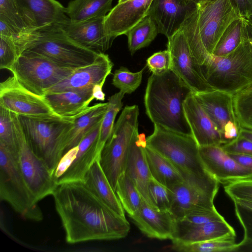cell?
I'll return each instance as SVG.
<instances>
[{"label":"cell","mask_w":252,"mask_h":252,"mask_svg":"<svg viewBox=\"0 0 252 252\" xmlns=\"http://www.w3.org/2000/svg\"><path fill=\"white\" fill-rule=\"evenodd\" d=\"M52 195L68 243L120 239L129 232L126 217L113 211L83 182L61 184Z\"/></svg>","instance_id":"cell-1"},{"label":"cell","mask_w":252,"mask_h":252,"mask_svg":"<svg viewBox=\"0 0 252 252\" xmlns=\"http://www.w3.org/2000/svg\"><path fill=\"white\" fill-rule=\"evenodd\" d=\"M191 91L172 70L152 74L144 95L146 113L154 125L191 134L183 103Z\"/></svg>","instance_id":"cell-2"},{"label":"cell","mask_w":252,"mask_h":252,"mask_svg":"<svg viewBox=\"0 0 252 252\" xmlns=\"http://www.w3.org/2000/svg\"><path fill=\"white\" fill-rule=\"evenodd\" d=\"M201 68L215 90L234 94L252 85V38L248 35L226 55H211Z\"/></svg>","instance_id":"cell-3"},{"label":"cell","mask_w":252,"mask_h":252,"mask_svg":"<svg viewBox=\"0 0 252 252\" xmlns=\"http://www.w3.org/2000/svg\"><path fill=\"white\" fill-rule=\"evenodd\" d=\"M139 115L137 105L125 107L100 155L101 168L115 191L118 180L125 172L130 146L139 134Z\"/></svg>","instance_id":"cell-4"},{"label":"cell","mask_w":252,"mask_h":252,"mask_svg":"<svg viewBox=\"0 0 252 252\" xmlns=\"http://www.w3.org/2000/svg\"><path fill=\"white\" fill-rule=\"evenodd\" d=\"M146 143L168 159L180 172L201 177H213L202 161L199 147L192 134L154 125L153 132L146 138Z\"/></svg>","instance_id":"cell-5"},{"label":"cell","mask_w":252,"mask_h":252,"mask_svg":"<svg viewBox=\"0 0 252 252\" xmlns=\"http://www.w3.org/2000/svg\"><path fill=\"white\" fill-rule=\"evenodd\" d=\"M0 198L25 220L40 221L43 214L26 184L16 158L0 144Z\"/></svg>","instance_id":"cell-6"},{"label":"cell","mask_w":252,"mask_h":252,"mask_svg":"<svg viewBox=\"0 0 252 252\" xmlns=\"http://www.w3.org/2000/svg\"><path fill=\"white\" fill-rule=\"evenodd\" d=\"M79 68L62 66L40 54L26 50L9 71L24 87L43 96L48 89Z\"/></svg>","instance_id":"cell-7"},{"label":"cell","mask_w":252,"mask_h":252,"mask_svg":"<svg viewBox=\"0 0 252 252\" xmlns=\"http://www.w3.org/2000/svg\"><path fill=\"white\" fill-rule=\"evenodd\" d=\"M62 66L79 68L93 63L100 53L86 48L69 38L62 28L39 32L27 49Z\"/></svg>","instance_id":"cell-8"},{"label":"cell","mask_w":252,"mask_h":252,"mask_svg":"<svg viewBox=\"0 0 252 252\" xmlns=\"http://www.w3.org/2000/svg\"><path fill=\"white\" fill-rule=\"evenodd\" d=\"M183 180L173 187L170 212L178 219L195 210H213L219 183L213 177H201L180 172Z\"/></svg>","instance_id":"cell-9"},{"label":"cell","mask_w":252,"mask_h":252,"mask_svg":"<svg viewBox=\"0 0 252 252\" xmlns=\"http://www.w3.org/2000/svg\"><path fill=\"white\" fill-rule=\"evenodd\" d=\"M19 118L32 150L46 163L53 174L57 166L56 151L59 137L72 122V119L60 116L32 118L21 115Z\"/></svg>","instance_id":"cell-10"},{"label":"cell","mask_w":252,"mask_h":252,"mask_svg":"<svg viewBox=\"0 0 252 252\" xmlns=\"http://www.w3.org/2000/svg\"><path fill=\"white\" fill-rule=\"evenodd\" d=\"M197 27L203 45L212 55L222 34L241 17L230 0H214L197 5Z\"/></svg>","instance_id":"cell-11"},{"label":"cell","mask_w":252,"mask_h":252,"mask_svg":"<svg viewBox=\"0 0 252 252\" xmlns=\"http://www.w3.org/2000/svg\"><path fill=\"white\" fill-rule=\"evenodd\" d=\"M167 49L171 58V70L192 93L215 90L206 79L193 56L185 34L180 28L168 37Z\"/></svg>","instance_id":"cell-12"},{"label":"cell","mask_w":252,"mask_h":252,"mask_svg":"<svg viewBox=\"0 0 252 252\" xmlns=\"http://www.w3.org/2000/svg\"><path fill=\"white\" fill-rule=\"evenodd\" d=\"M102 120L86 134L77 146L63 157L64 170L56 180L58 186L66 183L84 182L86 173L99 158L103 148L99 143Z\"/></svg>","instance_id":"cell-13"},{"label":"cell","mask_w":252,"mask_h":252,"mask_svg":"<svg viewBox=\"0 0 252 252\" xmlns=\"http://www.w3.org/2000/svg\"><path fill=\"white\" fill-rule=\"evenodd\" d=\"M0 106L28 117L59 116L54 112L44 96L28 90L13 75L0 83Z\"/></svg>","instance_id":"cell-14"},{"label":"cell","mask_w":252,"mask_h":252,"mask_svg":"<svg viewBox=\"0 0 252 252\" xmlns=\"http://www.w3.org/2000/svg\"><path fill=\"white\" fill-rule=\"evenodd\" d=\"M20 172L37 202L52 195L58 186L46 163L32 150L25 135L20 141L16 158Z\"/></svg>","instance_id":"cell-15"},{"label":"cell","mask_w":252,"mask_h":252,"mask_svg":"<svg viewBox=\"0 0 252 252\" xmlns=\"http://www.w3.org/2000/svg\"><path fill=\"white\" fill-rule=\"evenodd\" d=\"M193 94L225 141H230L239 135L241 127L234 110L233 94L218 90Z\"/></svg>","instance_id":"cell-16"},{"label":"cell","mask_w":252,"mask_h":252,"mask_svg":"<svg viewBox=\"0 0 252 252\" xmlns=\"http://www.w3.org/2000/svg\"><path fill=\"white\" fill-rule=\"evenodd\" d=\"M29 30L43 32L62 28L69 19L65 7L56 0H15Z\"/></svg>","instance_id":"cell-17"},{"label":"cell","mask_w":252,"mask_h":252,"mask_svg":"<svg viewBox=\"0 0 252 252\" xmlns=\"http://www.w3.org/2000/svg\"><path fill=\"white\" fill-rule=\"evenodd\" d=\"M199 153L206 170L219 183L252 179V169L239 164L221 146L199 147Z\"/></svg>","instance_id":"cell-18"},{"label":"cell","mask_w":252,"mask_h":252,"mask_svg":"<svg viewBox=\"0 0 252 252\" xmlns=\"http://www.w3.org/2000/svg\"><path fill=\"white\" fill-rule=\"evenodd\" d=\"M107 106L108 102L96 103L71 118L72 122L63 131L58 140L56 151L57 165L62 158L77 146L86 134L103 119Z\"/></svg>","instance_id":"cell-19"},{"label":"cell","mask_w":252,"mask_h":252,"mask_svg":"<svg viewBox=\"0 0 252 252\" xmlns=\"http://www.w3.org/2000/svg\"><path fill=\"white\" fill-rule=\"evenodd\" d=\"M196 8L197 5L189 0H153L148 15L156 23L158 33L168 38Z\"/></svg>","instance_id":"cell-20"},{"label":"cell","mask_w":252,"mask_h":252,"mask_svg":"<svg viewBox=\"0 0 252 252\" xmlns=\"http://www.w3.org/2000/svg\"><path fill=\"white\" fill-rule=\"evenodd\" d=\"M183 108L191 134L199 147L221 146L226 143L192 92L185 98Z\"/></svg>","instance_id":"cell-21"},{"label":"cell","mask_w":252,"mask_h":252,"mask_svg":"<svg viewBox=\"0 0 252 252\" xmlns=\"http://www.w3.org/2000/svg\"><path fill=\"white\" fill-rule=\"evenodd\" d=\"M129 217L149 238L171 240L175 234L176 219L172 214L153 207L144 199L138 210Z\"/></svg>","instance_id":"cell-22"},{"label":"cell","mask_w":252,"mask_h":252,"mask_svg":"<svg viewBox=\"0 0 252 252\" xmlns=\"http://www.w3.org/2000/svg\"><path fill=\"white\" fill-rule=\"evenodd\" d=\"M153 0H129L115 6L105 17L107 35L113 41L148 15Z\"/></svg>","instance_id":"cell-23"},{"label":"cell","mask_w":252,"mask_h":252,"mask_svg":"<svg viewBox=\"0 0 252 252\" xmlns=\"http://www.w3.org/2000/svg\"><path fill=\"white\" fill-rule=\"evenodd\" d=\"M105 17L76 23L68 19L62 29L69 38L80 45L95 52L104 53L113 42L106 31Z\"/></svg>","instance_id":"cell-24"},{"label":"cell","mask_w":252,"mask_h":252,"mask_svg":"<svg viewBox=\"0 0 252 252\" xmlns=\"http://www.w3.org/2000/svg\"><path fill=\"white\" fill-rule=\"evenodd\" d=\"M113 66V63L108 55L100 53L93 63L79 68L69 76L48 89L44 95L93 87L107 77L111 73Z\"/></svg>","instance_id":"cell-25"},{"label":"cell","mask_w":252,"mask_h":252,"mask_svg":"<svg viewBox=\"0 0 252 252\" xmlns=\"http://www.w3.org/2000/svg\"><path fill=\"white\" fill-rule=\"evenodd\" d=\"M146 145L144 134H138L134 138L130 147L125 173L134 184L144 199L152 206L148 192V183L152 176L144 150Z\"/></svg>","instance_id":"cell-26"},{"label":"cell","mask_w":252,"mask_h":252,"mask_svg":"<svg viewBox=\"0 0 252 252\" xmlns=\"http://www.w3.org/2000/svg\"><path fill=\"white\" fill-rule=\"evenodd\" d=\"M93 88L47 94L43 96L56 114L64 118H72L89 107L94 100Z\"/></svg>","instance_id":"cell-27"},{"label":"cell","mask_w":252,"mask_h":252,"mask_svg":"<svg viewBox=\"0 0 252 252\" xmlns=\"http://www.w3.org/2000/svg\"><path fill=\"white\" fill-rule=\"evenodd\" d=\"M228 237H236L233 228L225 220L210 221L177 231L172 243L187 244Z\"/></svg>","instance_id":"cell-28"},{"label":"cell","mask_w":252,"mask_h":252,"mask_svg":"<svg viewBox=\"0 0 252 252\" xmlns=\"http://www.w3.org/2000/svg\"><path fill=\"white\" fill-rule=\"evenodd\" d=\"M99 159L96 160L86 173L84 183L107 206L125 217V211L103 171Z\"/></svg>","instance_id":"cell-29"},{"label":"cell","mask_w":252,"mask_h":252,"mask_svg":"<svg viewBox=\"0 0 252 252\" xmlns=\"http://www.w3.org/2000/svg\"><path fill=\"white\" fill-rule=\"evenodd\" d=\"M144 150L151 176L156 180L170 189L183 180L179 169L168 159L147 145Z\"/></svg>","instance_id":"cell-30"},{"label":"cell","mask_w":252,"mask_h":252,"mask_svg":"<svg viewBox=\"0 0 252 252\" xmlns=\"http://www.w3.org/2000/svg\"><path fill=\"white\" fill-rule=\"evenodd\" d=\"M25 135L19 115L0 106V144L16 158Z\"/></svg>","instance_id":"cell-31"},{"label":"cell","mask_w":252,"mask_h":252,"mask_svg":"<svg viewBox=\"0 0 252 252\" xmlns=\"http://www.w3.org/2000/svg\"><path fill=\"white\" fill-rule=\"evenodd\" d=\"M113 0H73L65 7V14L73 22L105 17L111 10Z\"/></svg>","instance_id":"cell-32"},{"label":"cell","mask_w":252,"mask_h":252,"mask_svg":"<svg viewBox=\"0 0 252 252\" xmlns=\"http://www.w3.org/2000/svg\"><path fill=\"white\" fill-rule=\"evenodd\" d=\"M247 23L243 17L234 21L220 37L212 55L223 56L235 50L248 36Z\"/></svg>","instance_id":"cell-33"},{"label":"cell","mask_w":252,"mask_h":252,"mask_svg":"<svg viewBox=\"0 0 252 252\" xmlns=\"http://www.w3.org/2000/svg\"><path fill=\"white\" fill-rule=\"evenodd\" d=\"M158 33L156 23L149 15L135 25L125 34L127 37L128 49L131 55L149 46Z\"/></svg>","instance_id":"cell-34"},{"label":"cell","mask_w":252,"mask_h":252,"mask_svg":"<svg viewBox=\"0 0 252 252\" xmlns=\"http://www.w3.org/2000/svg\"><path fill=\"white\" fill-rule=\"evenodd\" d=\"M115 192L124 209L129 216L135 213L144 199L134 184L125 172L118 180Z\"/></svg>","instance_id":"cell-35"},{"label":"cell","mask_w":252,"mask_h":252,"mask_svg":"<svg viewBox=\"0 0 252 252\" xmlns=\"http://www.w3.org/2000/svg\"><path fill=\"white\" fill-rule=\"evenodd\" d=\"M197 8L182 24L183 30L191 51L199 65L202 67L211 55L205 49L197 27Z\"/></svg>","instance_id":"cell-36"},{"label":"cell","mask_w":252,"mask_h":252,"mask_svg":"<svg viewBox=\"0 0 252 252\" xmlns=\"http://www.w3.org/2000/svg\"><path fill=\"white\" fill-rule=\"evenodd\" d=\"M235 237H228L187 244L172 243L170 250L181 252H231Z\"/></svg>","instance_id":"cell-37"},{"label":"cell","mask_w":252,"mask_h":252,"mask_svg":"<svg viewBox=\"0 0 252 252\" xmlns=\"http://www.w3.org/2000/svg\"><path fill=\"white\" fill-rule=\"evenodd\" d=\"M233 107L240 127L252 130V85L233 94Z\"/></svg>","instance_id":"cell-38"},{"label":"cell","mask_w":252,"mask_h":252,"mask_svg":"<svg viewBox=\"0 0 252 252\" xmlns=\"http://www.w3.org/2000/svg\"><path fill=\"white\" fill-rule=\"evenodd\" d=\"M125 94L120 91L108 99V106L102 120L99 135V143L102 148L112 133L116 117L123 107L122 99Z\"/></svg>","instance_id":"cell-39"},{"label":"cell","mask_w":252,"mask_h":252,"mask_svg":"<svg viewBox=\"0 0 252 252\" xmlns=\"http://www.w3.org/2000/svg\"><path fill=\"white\" fill-rule=\"evenodd\" d=\"M39 34V32L36 31H22L16 30L0 21V35L5 36L11 40L15 46L19 57L31 46Z\"/></svg>","instance_id":"cell-40"},{"label":"cell","mask_w":252,"mask_h":252,"mask_svg":"<svg viewBox=\"0 0 252 252\" xmlns=\"http://www.w3.org/2000/svg\"><path fill=\"white\" fill-rule=\"evenodd\" d=\"M234 203L235 214L244 235L242 241L236 244L231 252H252V211Z\"/></svg>","instance_id":"cell-41"},{"label":"cell","mask_w":252,"mask_h":252,"mask_svg":"<svg viewBox=\"0 0 252 252\" xmlns=\"http://www.w3.org/2000/svg\"><path fill=\"white\" fill-rule=\"evenodd\" d=\"M144 68L132 72L124 66L116 69L113 74L112 84L120 91L130 94L140 85Z\"/></svg>","instance_id":"cell-42"},{"label":"cell","mask_w":252,"mask_h":252,"mask_svg":"<svg viewBox=\"0 0 252 252\" xmlns=\"http://www.w3.org/2000/svg\"><path fill=\"white\" fill-rule=\"evenodd\" d=\"M223 220H225L224 218L216 209L195 210L176 220L175 233L191 226L210 221Z\"/></svg>","instance_id":"cell-43"},{"label":"cell","mask_w":252,"mask_h":252,"mask_svg":"<svg viewBox=\"0 0 252 252\" xmlns=\"http://www.w3.org/2000/svg\"><path fill=\"white\" fill-rule=\"evenodd\" d=\"M148 192L153 207L160 210L170 211L172 201V192L170 189L152 176L149 181Z\"/></svg>","instance_id":"cell-44"},{"label":"cell","mask_w":252,"mask_h":252,"mask_svg":"<svg viewBox=\"0 0 252 252\" xmlns=\"http://www.w3.org/2000/svg\"><path fill=\"white\" fill-rule=\"evenodd\" d=\"M0 21L19 31H32L21 17L15 0H0Z\"/></svg>","instance_id":"cell-45"},{"label":"cell","mask_w":252,"mask_h":252,"mask_svg":"<svg viewBox=\"0 0 252 252\" xmlns=\"http://www.w3.org/2000/svg\"><path fill=\"white\" fill-rule=\"evenodd\" d=\"M225 193L232 199L252 201V179L236 181L225 185Z\"/></svg>","instance_id":"cell-46"},{"label":"cell","mask_w":252,"mask_h":252,"mask_svg":"<svg viewBox=\"0 0 252 252\" xmlns=\"http://www.w3.org/2000/svg\"><path fill=\"white\" fill-rule=\"evenodd\" d=\"M146 66L154 74H161L171 70V58L166 49L155 53L146 60Z\"/></svg>","instance_id":"cell-47"},{"label":"cell","mask_w":252,"mask_h":252,"mask_svg":"<svg viewBox=\"0 0 252 252\" xmlns=\"http://www.w3.org/2000/svg\"><path fill=\"white\" fill-rule=\"evenodd\" d=\"M18 58L15 46L11 40L0 35V68L9 70Z\"/></svg>","instance_id":"cell-48"},{"label":"cell","mask_w":252,"mask_h":252,"mask_svg":"<svg viewBox=\"0 0 252 252\" xmlns=\"http://www.w3.org/2000/svg\"><path fill=\"white\" fill-rule=\"evenodd\" d=\"M221 147L227 153L252 156V142L239 135L222 145Z\"/></svg>","instance_id":"cell-49"},{"label":"cell","mask_w":252,"mask_h":252,"mask_svg":"<svg viewBox=\"0 0 252 252\" xmlns=\"http://www.w3.org/2000/svg\"><path fill=\"white\" fill-rule=\"evenodd\" d=\"M241 17L246 18L252 14V0H230Z\"/></svg>","instance_id":"cell-50"},{"label":"cell","mask_w":252,"mask_h":252,"mask_svg":"<svg viewBox=\"0 0 252 252\" xmlns=\"http://www.w3.org/2000/svg\"><path fill=\"white\" fill-rule=\"evenodd\" d=\"M228 154L239 164L252 169V156L239 154Z\"/></svg>","instance_id":"cell-51"},{"label":"cell","mask_w":252,"mask_h":252,"mask_svg":"<svg viewBox=\"0 0 252 252\" xmlns=\"http://www.w3.org/2000/svg\"><path fill=\"white\" fill-rule=\"evenodd\" d=\"M106 78H104L100 83L94 86L92 94L94 99L95 98L96 100L100 101H104L105 100V95L102 91V88Z\"/></svg>","instance_id":"cell-52"},{"label":"cell","mask_w":252,"mask_h":252,"mask_svg":"<svg viewBox=\"0 0 252 252\" xmlns=\"http://www.w3.org/2000/svg\"><path fill=\"white\" fill-rule=\"evenodd\" d=\"M232 201L234 203H236L243 207L252 211V201L243 199H234Z\"/></svg>","instance_id":"cell-53"},{"label":"cell","mask_w":252,"mask_h":252,"mask_svg":"<svg viewBox=\"0 0 252 252\" xmlns=\"http://www.w3.org/2000/svg\"><path fill=\"white\" fill-rule=\"evenodd\" d=\"M239 135L252 142V130L241 127Z\"/></svg>","instance_id":"cell-54"},{"label":"cell","mask_w":252,"mask_h":252,"mask_svg":"<svg viewBox=\"0 0 252 252\" xmlns=\"http://www.w3.org/2000/svg\"><path fill=\"white\" fill-rule=\"evenodd\" d=\"M189 0L193 2V3L197 5L200 3H202L207 2V1H212L214 0Z\"/></svg>","instance_id":"cell-55"},{"label":"cell","mask_w":252,"mask_h":252,"mask_svg":"<svg viewBox=\"0 0 252 252\" xmlns=\"http://www.w3.org/2000/svg\"><path fill=\"white\" fill-rule=\"evenodd\" d=\"M248 25L252 28V14L246 18H244Z\"/></svg>","instance_id":"cell-56"},{"label":"cell","mask_w":252,"mask_h":252,"mask_svg":"<svg viewBox=\"0 0 252 252\" xmlns=\"http://www.w3.org/2000/svg\"><path fill=\"white\" fill-rule=\"evenodd\" d=\"M247 30H248V32L249 36L252 38V28L251 27H250L248 25V24H247Z\"/></svg>","instance_id":"cell-57"},{"label":"cell","mask_w":252,"mask_h":252,"mask_svg":"<svg viewBox=\"0 0 252 252\" xmlns=\"http://www.w3.org/2000/svg\"><path fill=\"white\" fill-rule=\"evenodd\" d=\"M128 0H119L118 3H123V2H126V1H128Z\"/></svg>","instance_id":"cell-58"}]
</instances>
